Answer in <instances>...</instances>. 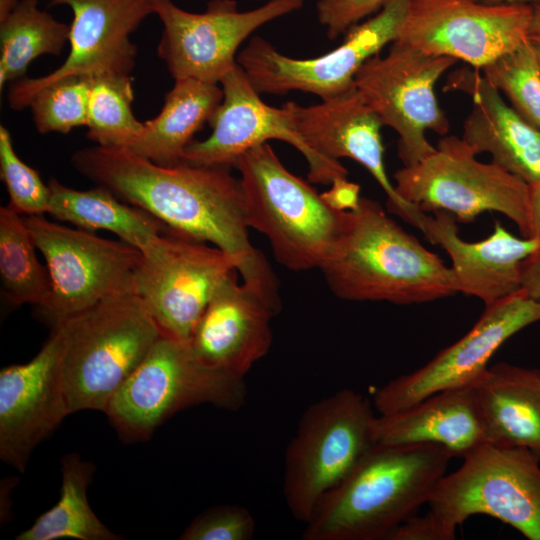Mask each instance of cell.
<instances>
[{
  "label": "cell",
  "instance_id": "cell-34",
  "mask_svg": "<svg viewBox=\"0 0 540 540\" xmlns=\"http://www.w3.org/2000/svg\"><path fill=\"white\" fill-rule=\"evenodd\" d=\"M0 176L9 194V205L22 215L48 213L50 188L39 173L16 154L8 129L0 126Z\"/></svg>",
  "mask_w": 540,
  "mask_h": 540
},
{
  "label": "cell",
  "instance_id": "cell-11",
  "mask_svg": "<svg viewBox=\"0 0 540 540\" xmlns=\"http://www.w3.org/2000/svg\"><path fill=\"white\" fill-rule=\"evenodd\" d=\"M457 61L394 41L385 56L374 55L356 73L355 88L381 123L398 134V155L404 166L435 151L426 138L427 130L442 136L449 132V121L437 103L434 87Z\"/></svg>",
  "mask_w": 540,
  "mask_h": 540
},
{
  "label": "cell",
  "instance_id": "cell-14",
  "mask_svg": "<svg viewBox=\"0 0 540 540\" xmlns=\"http://www.w3.org/2000/svg\"><path fill=\"white\" fill-rule=\"evenodd\" d=\"M531 19L526 2L408 0L395 42L481 69L529 40Z\"/></svg>",
  "mask_w": 540,
  "mask_h": 540
},
{
  "label": "cell",
  "instance_id": "cell-15",
  "mask_svg": "<svg viewBox=\"0 0 540 540\" xmlns=\"http://www.w3.org/2000/svg\"><path fill=\"white\" fill-rule=\"evenodd\" d=\"M304 1L269 0L239 11L233 0H213L203 13H193L172 0H154L163 26L158 56L174 79L218 84L237 65V50L254 31L299 10Z\"/></svg>",
  "mask_w": 540,
  "mask_h": 540
},
{
  "label": "cell",
  "instance_id": "cell-16",
  "mask_svg": "<svg viewBox=\"0 0 540 540\" xmlns=\"http://www.w3.org/2000/svg\"><path fill=\"white\" fill-rule=\"evenodd\" d=\"M539 321L540 300L522 289L486 306L463 337L424 366L379 388L373 398L376 411L396 412L437 392L473 385L509 338Z\"/></svg>",
  "mask_w": 540,
  "mask_h": 540
},
{
  "label": "cell",
  "instance_id": "cell-20",
  "mask_svg": "<svg viewBox=\"0 0 540 540\" xmlns=\"http://www.w3.org/2000/svg\"><path fill=\"white\" fill-rule=\"evenodd\" d=\"M282 106L312 150L328 159L350 158L360 163L385 192L389 210L420 230L426 214L404 200L387 176L380 132L383 124L355 87L316 105L289 101Z\"/></svg>",
  "mask_w": 540,
  "mask_h": 540
},
{
  "label": "cell",
  "instance_id": "cell-5",
  "mask_svg": "<svg viewBox=\"0 0 540 540\" xmlns=\"http://www.w3.org/2000/svg\"><path fill=\"white\" fill-rule=\"evenodd\" d=\"M240 173L247 221L268 239L275 259L291 271L320 269L341 230L345 211L290 172L268 143L245 152Z\"/></svg>",
  "mask_w": 540,
  "mask_h": 540
},
{
  "label": "cell",
  "instance_id": "cell-9",
  "mask_svg": "<svg viewBox=\"0 0 540 540\" xmlns=\"http://www.w3.org/2000/svg\"><path fill=\"white\" fill-rule=\"evenodd\" d=\"M397 193L422 211H445L468 223L491 211L530 238L529 184L494 162L476 159L457 136H443L433 153L393 174Z\"/></svg>",
  "mask_w": 540,
  "mask_h": 540
},
{
  "label": "cell",
  "instance_id": "cell-19",
  "mask_svg": "<svg viewBox=\"0 0 540 540\" xmlns=\"http://www.w3.org/2000/svg\"><path fill=\"white\" fill-rule=\"evenodd\" d=\"M62 331L25 364L0 372V458L24 472L32 451L70 415L60 373Z\"/></svg>",
  "mask_w": 540,
  "mask_h": 540
},
{
  "label": "cell",
  "instance_id": "cell-21",
  "mask_svg": "<svg viewBox=\"0 0 540 540\" xmlns=\"http://www.w3.org/2000/svg\"><path fill=\"white\" fill-rule=\"evenodd\" d=\"M237 274L218 285L188 344L206 366L244 378L269 352L271 319L279 309Z\"/></svg>",
  "mask_w": 540,
  "mask_h": 540
},
{
  "label": "cell",
  "instance_id": "cell-37",
  "mask_svg": "<svg viewBox=\"0 0 540 540\" xmlns=\"http://www.w3.org/2000/svg\"><path fill=\"white\" fill-rule=\"evenodd\" d=\"M330 189L321 193L322 198L336 211L356 210L360 203V186L347 178L335 180Z\"/></svg>",
  "mask_w": 540,
  "mask_h": 540
},
{
  "label": "cell",
  "instance_id": "cell-42",
  "mask_svg": "<svg viewBox=\"0 0 540 540\" xmlns=\"http://www.w3.org/2000/svg\"><path fill=\"white\" fill-rule=\"evenodd\" d=\"M485 3H503V2H532L533 0H479Z\"/></svg>",
  "mask_w": 540,
  "mask_h": 540
},
{
  "label": "cell",
  "instance_id": "cell-30",
  "mask_svg": "<svg viewBox=\"0 0 540 540\" xmlns=\"http://www.w3.org/2000/svg\"><path fill=\"white\" fill-rule=\"evenodd\" d=\"M36 246L22 214L9 204L0 207V276L2 293L11 304L42 309L51 295L47 266L40 263Z\"/></svg>",
  "mask_w": 540,
  "mask_h": 540
},
{
  "label": "cell",
  "instance_id": "cell-32",
  "mask_svg": "<svg viewBox=\"0 0 540 540\" xmlns=\"http://www.w3.org/2000/svg\"><path fill=\"white\" fill-rule=\"evenodd\" d=\"M480 70L519 116L540 130V64L533 43L527 40Z\"/></svg>",
  "mask_w": 540,
  "mask_h": 540
},
{
  "label": "cell",
  "instance_id": "cell-43",
  "mask_svg": "<svg viewBox=\"0 0 540 540\" xmlns=\"http://www.w3.org/2000/svg\"><path fill=\"white\" fill-rule=\"evenodd\" d=\"M532 42V41H531ZM540 64V43L532 42Z\"/></svg>",
  "mask_w": 540,
  "mask_h": 540
},
{
  "label": "cell",
  "instance_id": "cell-18",
  "mask_svg": "<svg viewBox=\"0 0 540 540\" xmlns=\"http://www.w3.org/2000/svg\"><path fill=\"white\" fill-rule=\"evenodd\" d=\"M50 1L72 10L69 53L51 73L24 77L10 84L8 102L14 110L28 107L35 93L65 78L130 74L137 55L130 35L147 16L154 14V0Z\"/></svg>",
  "mask_w": 540,
  "mask_h": 540
},
{
  "label": "cell",
  "instance_id": "cell-8",
  "mask_svg": "<svg viewBox=\"0 0 540 540\" xmlns=\"http://www.w3.org/2000/svg\"><path fill=\"white\" fill-rule=\"evenodd\" d=\"M370 401L342 389L311 404L285 452L283 493L304 524L322 497L341 482L375 444Z\"/></svg>",
  "mask_w": 540,
  "mask_h": 540
},
{
  "label": "cell",
  "instance_id": "cell-36",
  "mask_svg": "<svg viewBox=\"0 0 540 540\" xmlns=\"http://www.w3.org/2000/svg\"><path fill=\"white\" fill-rule=\"evenodd\" d=\"M388 0H318V21L326 28L327 36L336 39L373 13Z\"/></svg>",
  "mask_w": 540,
  "mask_h": 540
},
{
  "label": "cell",
  "instance_id": "cell-27",
  "mask_svg": "<svg viewBox=\"0 0 540 540\" xmlns=\"http://www.w3.org/2000/svg\"><path fill=\"white\" fill-rule=\"evenodd\" d=\"M48 185V213L52 217L90 232L98 229L110 231L140 251L168 229L156 217L121 201L104 186L77 190L63 185L53 177L49 179Z\"/></svg>",
  "mask_w": 540,
  "mask_h": 540
},
{
  "label": "cell",
  "instance_id": "cell-2",
  "mask_svg": "<svg viewBox=\"0 0 540 540\" xmlns=\"http://www.w3.org/2000/svg\"><path fill=\"white\" fill-rule=\"evenodd\" d=\"M330 290L349 301L398 305L433 302L458 293L450 267L361 196L345 211L341 230L319 269Z\"/></svg>",
  "mask_w": 540,
  "mask_h": 540
},
{
  "label": "cell",
  "instance_id": "cell-6",
  "mask_svg": "<svg viewBox=\"0 0 540 540\" xmlns=\"http://www.w3.org/2000/svg\"><path fill=\"white\" fill-rule=\"evenodd\" d=\"M427 504L436 540L455 539L457 527L476 514L540 540V460L526 448L486 442L441 478Z\"/></svg>",
  "mask_w": 540,
  "mask_h": 540
},
{
  "label": "cell",
  "instance_id": "cell-41",
  "mask_svg": "<svg viewBox=\"0 0 540 540\" xmlns=\"http://www.w3.org/2000/svg\"><path fill=\"white\" fill-rule=\"evenodd\" d=\"M19 1L20 0H0V19L4 18Z\"/></svg>",
  "mask_w": 540,
  "mask_h": 540
},
{
  "label": "cell",
  "instance_id": "cell-33",
  "mask_svg": "<svg viewBox=\"0 0 540 540\" xmlns=\"http://www.w3.org/2000/svg\"><path fill=\"white\" fill-rule=\"evenodd\" d=\"M91 80L69 77L35 93L28 106L37 131L67 134L75 127L87 126Z\"/></svg>",
  "mask_w": 540,
  "mask_h": 540
},
{
  "label": "cell",
  "instance_id": "cell-1",
  "mask_svg": "<svg viewBox=\"0 0 540 540\" xmlns=\"http://www.w3.org/2000/svg\"><path fill=\"white\" fill-rule=\"evenodd\" d=\"M71 162L81 175L153 215L169 230L236 258L242 281L280 305L276 277L250 242L244 191L230 166H163L126 147L101 145L77 150Z\"/></svg>",
  "mask_w": 540,
  "mask_h": 540
},
{
  "label": "cell",
  "instance_id": "cell-3",
  "mask_svg": "<svg viewBox=\"0 0 540 540\" xmlns=\"http://www.w3.org/2000/svg\"><path fill=\"white\" fill-rule=\"evenodd\" d=\"M452 455L432 444L375 443L326 493L302 533L304 540H387L427 504Z\"/></svg>",
  "mask_w": 540,
  "mask_h": 540
},
{
  "label": "cell",
  "instance_id": "cell-7",
  "mask_svg": "<svg viewBox=\"0 0 540 540\" xmlns=\"http://www.w3.org/2000/svg\"><path fill=\"white\" fill-rule=\"evenodd\" d=\"M246 396L244 378L206 366L188 342L162 335L104 413L123 438L146 440L178 411L200 404L238 410Z\"/></svg>",
  "mask_w": 540,
  "mask_h": 540
},
{
  "label": "cell",
  "instance_id": "cell-22",
  "mask_svg": "<svg viewBox=\"0 0 540 540\" xmlns=\"http://www.w3.org/2000/svg\"><path fill=\"white\" fill-rule=\"evenodd\" d=\"M434 213L425 216L420 231L449 255L458 293L474 296L486 307L521 290V265L540 249L536 239L517 237L497 221L488 237L468 242L459 236L452 214Z\"/></svg>",
  "mask_w": 540,
  "mask_h": 540
},
{
  "label": "cell",
  "instance_id": "cell-4",
  "mask_svg": "<svg viewBox=\"0 0 540 540\" xmlns=\"http://www.w3.org/2000/svg\"><path fill=\"white\" fill-rule=\"evenodd\" d=\"M55 326L62 331L60 373L71 414L105 412L162 336L136 293L105 298Z\"/></svg>",
  "mask_w": 540,
  "mask_h": 540
},
{
  "label": "cell",
  "instance_id": "cell-29",
  "mask_svg": "<svg viewBox=\"0 0 540 540\" xmlns=\"http://www.w3.org/2000/svg\"><path fill=\"white\" fill-rule=\"evenodd\" d=\"M70 25L38 8V0H20L0 19V87L26 77L29 64L41 55H59Z\"/></svg>",
  "mask_w": 540,
  "mask_h": 540
},
{
  "label": "cell",
  "instance_id": "cell-35",
  "mask_svg": "<svg viewBox=\"0 0 540 540\" xmlns=\"http://www.w3.org/2000/svg\"><path fill=\"white\" fill-rule=\"evenodd\" d=\"M255 521L250 511L238 505H219L200 513L183 531L181 540H249Z\"/></svg>",
  "mask_w": 540,
  "mask_h": 540
},
{
  "label": "cell",
  "instance_id": "cell-23",
  "mask_svg": "<svg viewBox=\"0 0 540 540\" xmlns=\"http://www.w3.org/2000/svg\"><path fill=\"white\" fill-rule=\"evenodd\" d=\"M448 88L471 96L472 109L463 124L462 139L478 155L531 185L540 180V130L525 121L477 71H455Z\"/></svg>",
  "mask_w": 540,
  "mask_h": 540
},
{
  "label": "cell",
  "instance_id": "cell-24",
  "mask_svg": "<svg viewBox=\"0 0 540 540\" xmlns=\"http://www.w3.org/2000/svg\"><path fill=\"white\" fill-rule=\"evenodd\" d=\"M372 439L385 445H437L462 459L487 442L472 385L443 390L402 410L375 416Z\"/></svg>",
  "mask_w": 540,
  "mask_h": 540
},
{
  "label": "cell",
  "instance_id": "cell-10",
  "mask_svg": "<svg viewBox=\"0 0 540 540\" xmlns=\"http://www.w3.org/2000/svg\"><path fill=\"white\" fill-rule=\"evenodd\" d=\"M23 217L50 274L51 295L38 311L52 327L105 298L135 293L139 249L51 222L43 215Z\"/></svg>",
  "mask_w": 540,
  "mask_h": 540
},
{
  "label": "cell",
  "instance_id": "cell-13",
  "mask_svg": "<svg viewBox=\"0 0 540 540\" xmlns=\"http://www.w3.org/2000/svg\"><path fill=\"white\" fill-rule=\"evenodd\" d=\"M135 293L163 336L188 342L218 285L238 261L174 231H165L141 251Z\"/></svg>",
  "mask_w": 540,
  "mask_h": 540
},
{
  "label": "cell",
  "instance_id": "cell-40",
  "mask_svg": "<svg viewBox=\"0 0 540 540\" xmlns=\"http://www.w3.org/2000/svg\"><path fill=\"white\" fill-rule=\"evenodd\" d=\"M531 6L532 19L529 30V40L540 43V0H533Z\"/></svg>",
  "mask_w": 540,
  "mask_h": 540
},
{
  "label": "cell",
  "instance_id": "cell-12",
  "mask_svg": "<svg viewBox=\"0 0 540 540\" xmlns=\"http://www.w3.org/2000/svg\"><path fill=\"white\" fill-rule=\"evenodd\" d=\"M407 4L388 0L373 17L352 27L340 46L319 57L292 58L256 36L238 53L237 63L259 94L301 91L332 99L354 88L360 67L396 40Z\"/></svg>",
  "mask_w": 540,
  "mask_h": 540
},
{
  "label": "cell",
  "instance_id": "cell-38",
  "mask_svg": "<svg viewBox=\"0 0 540 540\" xmlns=\"http://www.w3.org/2000/svg\"><path fill=\"white\" fill-rule=\"evenodd\" d=\"M521 289L528 296L540 300V249L522 262Z\"/></svg>",
  "mask_w": 540,
  "mask_h": 540
},
{
  "label": "cell",
  "instance_id": "cell-26",
  "mask_svg": "<svg viewBox=\"0 0 540 540\" xmlns=\"http://www.w3.org/2000/svg\"><path fill=\"white\" fill-rule=\"evenodd\" d=\"M222 99L223 90L217 83L175 79L160 113L143 122L142 131L128 149L159 165L182 163L193 136L209 122Z\"/></svg>",
  "mask_w": 540,
  "mask_h": 540
},
{
  "label": "cell",
  "instance_id": "cell-17",
  "mask_svg": "<svg viewBox=\"0 0 540 540\" xmlns=\"http://www.w3.org/2000/svg\"><path fill=\"white\" fill-rule=\"evenodd\" d=\"M220 83L223 99L208 122L212 132L206 139L193 140L187 146L183 162L234 167L245 152L276 139L302 153L311 182L331 185L337 179L347 178L348 170L339 160L319 155L303 141L283 106L273 107L261 100L238 63Z\"/></svg>",
  "mask_w": 540,
  "mask_h": 540
},
{
  "label": "cell",
  "instance_id": "cell-31",
  "mask_svg": "<svg viewBox=\"0 0 540 540\" xmlns=\"http://www.w3.org/2000/svg\"><path fill=\"white\" fill-rule=\"evenodd\" d=\"M133 100L130 74H104L92 78L87 137L96 145L128 148L144 126L133 114Z\"/></svg>",
  "mask_w": 540,
  "mask_h": 540
},
{
  "label": "cell",
  "instance_id": "cell-39",
  "mask_svg": "<svg viewBox=\"0 0 540 540\" xmlns=\"http://www.w3.org/2000/svg\"><path fill=\"white\" fill-rule=\"evenodd\" d=\"M530 238L540 243V180L529 185Z\"/></svg>",
  "mask_w": 540,
  "mask_h": 540
},
{
  "label": "cell",
  "instance_id": "cell-25",
  "mask_svg": "<svg viewBox=\"0 0 540 540\" xmlns=\"http://www.w3.org/2000/svg\"><path fill=\"white\" fill-rule=\"evenodd\" d=\"M472 387L487 443L526 448L540 460V369L500 362Z\"/></svg>",
  "mask_w": 540,
  "mask_h": 540
},
{
  "label": "cell",
  "instance_id": "cell-28",
  "mask_svg": "<svg viewBox=\"0 0 540 540\" xmlns=\"http://www.w3.org/2000/svg\"><path fill=\"white\" fill-rule=\"evenodd\" d=\"M62 485L59 501L39 516L33 525L17 535V540L121 539L94 514L87 499V488L94 466L78 454H69L61 461Z\"/></svg>",
  "mask_w": 540,
  "mask_h": 540
}]
</instances>
